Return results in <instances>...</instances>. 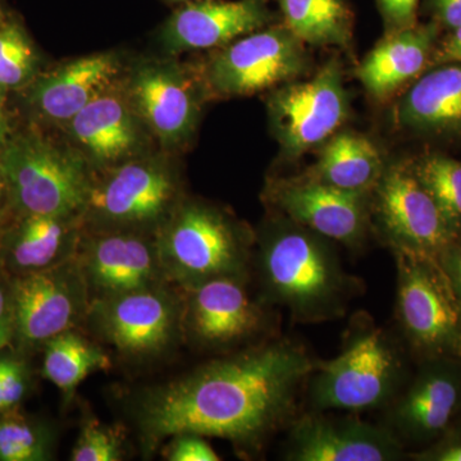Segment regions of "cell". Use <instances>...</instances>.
I'll return each mask as SVG.
<instances>
[{
	"mask_svg": "<svg viewBox=\"0 0 461 461\" xmlns=\"http://www.w3.org/2000/svg\"><path fill=\"white\" fill-rule=\"evenodd\" d=\"M317 363L300 342L271 338L141 388L127 403L141 453L151 456L173 436L193 433L254 456L295 420Z\"/></svg>",
	"mask_w": 461,
	"mask_h": 461,
	"instance_id": "cell-1",
	"label": "cell"
},
{
	"mask_svg": "<svg viewBox=\"0 0 461 461\" xmlns=\"http://www.w3.org/2000/svg\"><path fill=\"white\" fill-rule=\"evenodd\" d=\"M332 242L275 212L256 232L251 271L260 299L299 323L344 317L363 284L345 271Z\"/></svg>",
	"mask_w": 461,
	"mask_h": 461,
	"instance_id": "cell-2",
	"label": "cell"
},
{
	"mask_svg": "<svg viewBox=\"0 0 461 461\" xmlns=\"http://www.w3.org/2000/svg\"><path fill=\"white\" fill-rule=\"evenodd\" d=\"M156 238L167 281L182 291L214 278L250 277L256 232L213 203L185 196Z\"/></svg>",
	"mask_w": 461,
	"mask_h": 461,
	"instance_id": "cell-3",
	"label": "cell"
},
{
	"mask_svg": "<svg viewBox=\"0 0 461 461\" xmlns=\"http://www.w3.org/2000/svg\"><path fill=\"white\" fill-rule=\"evenodd\" d=\"M406 381L405 355L395 336L368 314L355 315L341 353L318 360L308 379L315 411H366L390 405Z\"/></svg>",
	"mask_w": 461,
	"mask_h": 461,
	"instance_id": "cell-4",
	"label": "cell"
},
{
	"mask_svg": "<svg viewBox=\"0 0 461 461\" xmlns=\"http://www.w3.org/2000/svg\"><path fill=\"white\" fill-rule=\"evenodd\" d=\"M186 195L177 154L158 149L94 172L81 213L83 230L157 236Z\"/></svg>",
	"mask_w": 461,
	"mask_h": 461,
	"instance_id": "cell-5",
	"label": "cell"
},
{
	"mask_svg": "<svg viewBox=\"0 0 461 461\" xmlns=\"http://www.w3.org/2000/svg\"><path fill=\"white\" fill-rule=\"evenodd\" d=\"M0 169L16 214L81 215L94 177L77 149L38 126L14 132L0 151Z\"/></svg>",
	"mask_w": 461,
	"mask_h": 461,
	"instance_id": "cell-6",
	"label": "cell"
},
{
	"mask_svg": "<svg viewBox=\"0 0 461 461\" xmlns=\"http://www.w3.org/2000/svg\"><path fill=\"white\" fill-rule=\"evenodd\" d=\"M84 330L123 362L156 363L185 342L182 291L167 284L91 300Z\"/></svg>",
	"mask_w": 461,
	"mask_h": 461,
	"instance_id": "cell-7",
	"label": "cell"
},
{
	"mask_svg": "<svg viewBox=\"0 0 461 461\" xmlns=\"http://www.w3.org/2000/svg\"><path fill=\"white\" fill-rule=\"evenodd\" d=\"M121 86L167 153L180 154L198 130L208 91L198 67L175 57L139 58L124 66Z\"/></svg>",
	"mask_w": 461,
	"mask_h": 461,
	"instance_id": "cell-8",
	"label": "cell"
},
{
	"mask_svg": "<svg viewBox=\"0 0 461 461\" xmlns=\"http://www.w3.org/2000/svg\"><path fill=\"white\" fill-rule=\"evenodd\" d=\"M395 315L402 338L420 362L461 360V303L438 259L393 251Z\"/></svg>",
	"mask_w": 461,
	"mask_h": 461,
	"instance_id": "cell-9",
	"label": "cell"
},
{
	"mask_svg": "<svg viewBox=\"0 0 461 461\" xmlns=\"http://www.w3.org/2000/svg\"><path fill=\"white\" fill-rule=\"evenodd\" d=\"M311 66L305 44L284 23L236 39L196 66L209 99L250 96L293 83Z\"/></svg>",
	"mask_w": 461,
	"mask_h": 461,
	"instance_id": "cell-10",
	"label": "cell"
},
{
	"mask_svg": "<svg viewBox=\"0 0 461 461\" xmlns=\"http://www.w3.org/2000/svg\"><path fill=\"white\" fill-rule=\"evenodd\" d=\"M371 222L391 251L438 259L457 236L411 163L387 166L371 193Z\"/></svg>",
	"mask_w": 461,
	"mask_h": 461,
	"instance_id": "cell-11",
	"label": "cell"
},
{
	"mask_svg": "<svg viewBox=\"0 0 461 461\" xmlns=\"http://www.w3.org/2000/svg\"><path fill=\"white\" fill-rule=\"evenodd\" d=\"M348 94L339 59H330L309 80L276 87L267 99L269 123L286 159H299L324 144L348 117Z\"/></svg>",
	"mask_w": 461,
	"mask_h": 461,
	"instance_id": "cell-12",
	"label": "cell"
},
{
	"mask_svg": "<svg viewBox=\"0 0 461 461\" xmlns=\"http://www.w3.org/2000/svg\"><path fill=\"white\" fill-rule=\"evenodd\" d=\"M249 282L250 277L230 276L181 290L185 342L200 350L230 353L271 339L266 338L273 324L271 306L251 295Z\"/></svg>",
	"mask_w": 461,
	"mask_h": 461,
	"instance_id": "cell-13",
	"label": "cell"
},
{
	"mask_svg": "<svg viewBox=\"0 0 461 461\" xmlns=\"http://www.w3.org/2000/svg\"><path fill=\"white\" fill-rule=\"evenodd\" d=\"M14 344L41 348L50 339L84 330L90 295L76 257L45 271L11 277Z\"/></svg>",
	"mask_w": 461,
	"mask_h": 461,
	"instance_id": "cell-14",
	"label": "cell"
},
{
	"mask_svg": "<svg viewBox=\"0 0 461 461\" xmlns=\"http://www.w3.org/2000/svg\"><path fill=\"white\" fill-rule=\"evenodd\" d=\"M264 200L272 211L353 250L363 248L372 229L371 194L338 189L308 173L268 180Z\"/></svg>",
	"mask_w": 461,
	"mask_h": 461,
	"instance_id": "cell-15",
	"label": "cell"
},
{
	"mask_svg": "<svg viewBox=\"0 0 461 461\" xmlns=\"http://www.w3.org/2000/svg\"><path fill=\"white\" fill-rule=\"evenodd\" d=\"M120 80L60 129L63 138L80 151L94 172L113 168L160 149L124 95Z\"/></svg>",
	"mask_w": 461,
	"mask_h": 461,
	"instance_id": "cell-16",
	"label": "cell"
},
{
	"mask_svg": "<svg viewBox=\"0 0 461 461\" xmlns=\"http://www.w3.org/2000/svg\"><path fill=\"white\" fill-rule=\"evenodd\" d=\"M76 260L90 302L169 284L160 264L156 236L83 230Z\"/></svg>",
	"mask_w": 461,
	"mask_h": 461,
	"instance_id": "cell-17",
	"label": "cell"
},
{
	"mask_svg": "<svg viewBox=\"0 0 461 461\" xmlns=\"http://www.w3.org/2000/svg\"><path fill=\"white\" fill-rule=\"evenodd\" d=\"M403 456L402 442L386 426L315 411L290 424L285 453L290 461H396Z\"/></svg>",
	"mask_w": 461,
	"mask_h": 461,
	"instance_id": "cell-18",
	"label": "cell"
},
{
	"mask_svg": "<svg viewBox=\"0 0 461 461\" xmlns=\"http://www.w3.org/2000/svg\"><path fill=\"white\" fill-rule=\"evenodd\" d=\"M387 408L386 427L402 444L436 441L461 411V360H423L409 386Z\"/></svg>",
	"mask_w": 461,
	"mask_h": 461,
	"instance_id": "cell-19",
	"label": "cell"
},
{
	"mask_svg": "<svg viewBox=\"0 0 461 461\" xmlns=\"http://www.w3.org/2000/svg\"><path fill=\"white\" fill-rule=\"evenodd\" d=\"M269 0H190L178 5L158 32L163 56L220 50L275 23Z\"/></svg>",
	"mask_w": 461,
	"mask_h": 461,
	"instance_id": "cell-20",
	"label": "cell"
},
{
	"mask_svg": "<svg viewBox=\"0 0 461 461\" xmlns=\"http://www.w3.org/2000/svg\"><path fill=\"white\" fill-rule=\"evenodd\" d=\"M124 66L123 57L115 51L67 60L42 71L23 90L27 108L39 122L60 130L91 100L117 83Z\"/></svg>",
	"mask_w": 461,
	"mask_h": 461,
	"instance_id": "cell-21",
	"label": "cell"
},
{
	"mask_svg": "<svg viewBox=\"0 0 461 461\" xmlns=\"http://www.w3.org/2000/svg\"><path fill=\"white\" fill-rule=\"evenodd\" d=\"M81 233V215L9 213L0 227V269L16 277L68 262Z\"/></svg>",
	"mask_w": 461,
	"mask_h": 461,
	"instance_id": "cell-22",
	"label": "cell"
},
{
	"mask_svg": "<svg viewBox=\"0 0 461 461\" xmlns=\"http://www.w3.org/2000/svg\"><path fill=\"white\" fill-rule=\"evenodd\" d=\"M441 27L435 21L386 32L357 67V78L377 99H386L429 66Z\"/></svg>",
	"mask_w": 461,
	"mask_h": 461,
	"instance_id": "cell-23",
	"label": "cell"
},
{
	"mask_svg": "<svg viewBox=\"0 0 461 461\" xmlns=\"http://www.w3.org/2000/svg\"><path fill=\"white\" fill-rule=\"evenodd\" d=\"M402 129L427 135H461V65L437 66L421 76L396 107Z\"/></svg>",
	"mask_w": 461,
	"mask_h": 461,
	"instance_id": "cell-24",
	"label": "cell"
},
{
	"mask_svg": "<svg viewBox=\"0 0 461 461\" xmlns=\"http://www.w3.org/2000/svg\"><path fill=\"white\" fill-rule=\"evenodd\" d=\"M386 167L381 150L371 139L344 131L336 132L324 142L308 175L338 189L369 195Z\"/></svg>",
	"mask_w": 461,
	"mask_h": 461,
	"instance_id": "cell-25",
	"label": "cell"
},
{
	"mask_svg": "<svg viewBox=\"0 0 461 461\" xmlns=\"http://www.w3.org/2000/svg\"><path fill=\"white\" fill-rule=\"evenodd\" d=\"M281 23L299 41L313 47L348 48L355 16L348 0H277Z\"/></svg>",
	"mask_w": 461,
	"mask_h": 461,
	"instance_id": "cell-26",
	"label": "cell"
},
{
	"mask_svg": "<svg viewBox=\"0 0 461 461\" xmlns=\"http://www.w3.org/2000/svg\"><path fill=\"white\" fill-rule=\"evenodd\" d=\"M42 375L63 393L67 400L91 373L111 368L107 350L81 330H67L42 346Z\"/></svg>",
	"mask_w": 461,
	"mask_h": 461,
	"instance_id": "cell-27",
	"label": "cell"
},
{
	"mask_svg": "<svg viewBox=\"0 0 461 461\" xmlns=\"http://www.w3.org/2000/svg\"><path fill=\"white\" fill-rule=\"evenodd\" d=\"M57 430L48 421L18 411L0 414V461H50Z\"/></svg>",
	"mask_w": 461,
	"mask_h": 461,
	"instance_id": "cell-28",
	"label": "cell"
},
{
	"mask_svg": "<svg viewBox=\"0 0 461 461\" xmlns=\"http://www.w3.org/2000/svg\"><path fill=\"white\" fill-rule=\"evenodd\" d=\"M44 71L41 58L23 23L5 20L0 25V87L25 90Z\"/></svg>",
	"mask_w": 461,
	"mask_h": 461,
	"instance_id": "cell-29",
	"label": "cell"
},
{
	"mask_svg": "<svg viewBox=\"0 0 461 461\" xmlns=\"http://www.w3.org/2000/svg\"><path fill=\"white\" fill-rule=\"evenodd\" d=\"M415 175L430 194L455 235L461 236V162L429 154L411 162Z\"/></svg>",
	"mask_w": 461,
	"mask_h": 461,
	"instance_id": "cell-30",
	"label": "cell"
},
{
	"mask_svg": "<svg viewBox=\"0 0 461 461\" xmlns=\"http://www.w3.org/2000/svg\"><path fill=\"white\" fill-rule=\"evenodd\" d=\"M127 435L122 426L103 423L89 417L83 421L71 451L72 461H121L126 459Z\"/></svg>",
	"mask_w": 461,
	"mask_h": 461,
	"instance_id": "cell-31",
	"label": "cell"
},
{
	"mask_svg": "<svg viewBox=\"0 0 461 461\" xmlns=\"http://www.w3.org/2000/svg\"><path fill=\"white\" fill-rule=\"evenodd\" d=\"M0 382H2L5 412L18 411L32 387V372L23 357L0 353Z\"/></svg>",
	"mask_w": 461,
	"mask_h": 461,
	"instance_id": "cell-32",
	"label": "cell"
},
{
	"mask_svg": "<svg viewBox=\"0 0 461 461\" xmlns=\"http://www.w3.org/2000/svg\"><path fill=\"white\" fill-rule=\"evenodd\" d=\"M162 455L168 461H220L213 447L205 441V437L182 433L167 441Z\"/></svg>",
	"mask_w": 461,
	"mask_h": 461,
	"instance_id": "cell-33",
	"label": "cell"
},
{
	"mask_svg": "<svg viewBox=\"0 0 461 461\" xmlns=\"http://www.w3.org/2000/svg\"><path fill=\"white\" fill-rule=\"evenodd\" d=\"M409 456L418 461H461V426L453 424L436 441Z\"/></svg>",
	"mask_w": 461,
	"mask_h": 461,
	"instance_id": "cell-34",
	"label": "cell"
},
{
	"mask_svg": "<svg viewBox=\"0 0 461 461\" xmlns=\"http://www.w3.org/2000/svg\"><path fill=\"white\" fill-rule=\"evenodd\" d=\"M377 5L386 32L417 23L420 0H377Z\"/></svg>",
	"mask_w": 461,
	"mask_h": 461,
	"instance_id": "cell-35",
	"label": "cell"
},
{
	"mask_svg": "<svg viewBox=\"0 0 461 461\" xmlns=\"http://www.w3.org/2000/svg\"><path fill=\"white\" fill-rule=\"evenodd\" d=\"M14 341V315L11 277L0 269V353Z\"/></svg>",
	"mask_w": 461,
	"mask_h": 461,
	"instance_id": "cell-36",
	"label": "cell"
},
{
	"mask_svg": "<svg viewBox=\"0 0 461 461\" xmlns=\"http://www.w3.org/2000/svg\"><path fill=\"white\" fill-rule=\"evenodd\" d=\"M427 5L441 29L451 32L461 25V0H427Z\"/></svg>",
	"mask_w": 461,
	"mask_h": 461,
	"instance_id": "cell-37",
	"label": "cell"
},
{
	"mask_svg": "<svg viewBox=\"0 0 461 461\" xmlns=\"http://www.w3.org/2000/svg\"><path fill=\"white\" fill-rule=\"evenodd\" d=\"M461 65V25L451 30L441 45L436 47L430 57L429 66Z\"/></svg>",
	"mask_w": 461,
	"mask_h": 461,
	"instance_id": "cell-38",
	"label": "cell"
},
{
	"mask_svg": "<svg viewBox=\"0 0 461 461\" xmlns=\"http://www.w3.org/2000/svg\"><path fill=\"white\" fill-rule=\"evenodd\" d=\"M439 263L461 303V236L455 239L450 247L446 249L439 258Z\"/></svg>",
	"mask_w": 461,
	"mask_h": 461,
	"instance_id": "cell-39",
	"label": "cell"
},
{
	"mask_svg": "<svg viewBox=\"0 0 461 461\" xmlns=\"http://www.w3.org/2000/svg\"><path fill=\"white\" fill-rule=\"evenodd\" d=\"M7 95L8 91L0 87V151L5 148L9 139H11L14 132L16 131L14 124H12L11 114H9Z\"/></svg>",
	"mask_w": 461,
	"mask_h": 461,
	"instance_id": "cell-40",
	"label": "cell"
},
{
	"mask_svg": "<svg viewBox=\"0 0 461 461\" xmlns=\"http://www.w3.org/2000/svg\"><path fill=\"white\" fill-rule=\"evenodd\" d=\"M0 209L9 211L7 184H5V176H3L2 169H0Z\"/></svg>",
	"mask_w": 461,
	"mask_h": 461,
	"instance_id": "cell-41",
	"label": "cell"
},
{
	"mask_svg": "<svg viewBox=\"0 0 461 461\" xmlns=\"http://www.w3.org/2000/svg\"><path fill=\"white\" fill-rule=\"evenodd\" d=\"M162 2L168 5H182V3L190 2V0H162Z\"/></svg>",
	"mask_w": 461,
	"mask_h": 461,
	"instance_id": "cell-42",
	"label": "cell"
},
{
	"mask_svg": "<svg viewBox=\"0 0 461 461\" xmlns=\"http://www.w3.org/2000/svg\"><path fill=\"white\" fill-rule=\"evenodd\" d=\"M11 213L9 211H5V209H0V227L5 223V221L7 220L8 214Z\"/></svg>",
	"mask_w": 461,
	"mask_h": 461,
	"instance_id": "cell-43",
	"label": "cell"
},
{
	"mask_svg": "<svg viewBox=\"0 0 461 461\" xmlns=\"http://www.w3.org/2000/svg\"><path fill=\"white\" fill-rule=\"evenodd\" d=\"M5 20H7V17H5V9H3L2 3H0V25H2Z\"/></svg>",
	"mask_w": 461,
	"mask_h": 461,
	"instance_id": "cell-44",
	"label": "cell"
}]
</instances>
